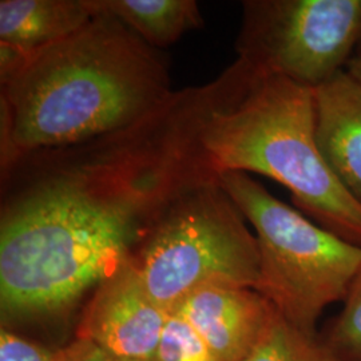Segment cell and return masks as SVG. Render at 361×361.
<instances>
[{
	"instance_id": "obj_1",
	"label": "cell",
	"mask_w": 361,
	"mask_h": 361,
	"mask_svg": "<svg viewBox=\"0 0 361 361\" xmlns=\"http://www.w3.org/2000/svg\"><path fill=\"white\" fill-rule=\"evenodd\" d=\"M245 82L234 61L130 126L26 155L0 173L3 323L74 310L134 256L176 198L219 177L202 133Z\"/></svg>"
},
{
	"instance_id": "obj_2",
	"label": "cell",
	"mask_w": 361,
	"mask_h": 361,
	"mask_svg": "<svg viewBox=\"0 0 361 361\" xmlns=\"http://www.w3.org/2000/svg\"><path fill=\"white\" fill-rule=\"evenodd\" d=\"M171 92L165 58L101 7L0 82V171L26 155L130 126Z\"/></svg>"
},
{
	"instance_id": "obj_3",
	"label": "cell",
	"mask_w": 361,
	"mask_h": 361,
	"mask_svg": "<svg viewBox=\"0 0 361 361\" xmlns=\"http://www.w3.org/2000/svg\"><path fill=\"white\" fill-rule=\"evenodd\" d=\"M202 143L219 176L238 171L277 180L302 214L361 246V205L317 145L313 89L250 68L237 97L207 121Z\"/></svg>"
},
{
	"instance_id": "obj_4",
	"label": "cell",
	"mask_w": 361,
	"mask_h": 361,
	"mask_svg": "<svg viewBox=\"0 0 361 361\" xmlns=\"http://www.w3.org/2000/svg\"><path fill=\"white\" fill-rule=\"evenodd\" d=\"M219 180L256 232L259 271L255 289L285 320L317 335L324 310L344 301L360 271L361 246L324 229L249 174L226 171Z\"/></svg>"
},
{
	"instance_id": "obj_5",
	"label": "cell",
	"mask_w": 361,
	"mask_h": 361,
	"mask_svg": "<svg viewBox=\"0 0 361 361\" xmlns=\"http://www.w3.org/2000/svg\"><path fill=\"white\" fill-rule=\"evenodd\" d=\"M131 258L168 313L207 286L256 288L258 281L256 235L219 177L176 198Z\"/></svg>"
},
{
	"instance_id": "obj_6",
	"label": "cell",
	"mask_w": 361,
	"mask_h": 361,
	"mask_svg": "<svg viewBox=\"0 0 361 361\" xmlns=\"http://www.w3.org/2000/svg\"><path fill=\"white\" fill-rule=\"evenodd\" d=\"M361 44V0H246L237 59L258 75L316 90L344 71Z\"/></svg>"
},
{
	"instance_id": "obj_7",
	"label": "cell",
	"mask_w": 361,
	"mask_h": 361,
	"mask_svg": "<svg viewBox=\"0 0 361 361\" xmlns=\"http://www.w3.org/2000/svg\"><path fill=\"white\" fill-rule=\"evenodd\" d=\"M168 316L149 295L130 258L89 297L77 337L119 356L152 361Z\"/></svg>"
},
{
	"instance_id": "obj_8",
	"label": "cell",
	"mask_w": 361,
	"mask_h": 361,
	"mask_svg": "<svg viewBox=\"0 0 361 361\" xmlns=\"http://www.w3.org/2000/svg\"><path fill=\"white\" fill-rule=\"evenodd\" d=\"M174 312L193 325L219 361L246 357L277 314L255 288L228 285L200 289Z\"/></svg>"
},
{
	"instance_id": "obj_9",
	"label": "cell",
	"mask_w": 361,
	"mask_h": 361,
	"mask_svg": "<svg viewBox=\"0 0 361 361\" xmlns=\"http://www.w3.org/2000/svg\"><path fill=\"white\" fill-rule=\"evenodd\" d=\"M314 123L326 165L361 205V82L347 68L314 90Z\"/></svg>"
},
{
	"instance_id": "obj_10",
	"label": "cell",
	"mask_w": 361,
	"mask_h": 361,
	"mask_svg": "<svg viewBox=\"0 0 361 361\" xmlns=\"http://www.w3.org/2000/svg\"><path fill=\"white\" fill-rule=\"evenodd\" d=\"M99 13L98 0H1L0 43L38 51L75 34Z\"/></svg>"
},
{
	"instance_id": "obj_11",
	"label": "cell",
	"mask_w": 361,
	"mask_h": 361,
	"mask_svg": "<svg viewBox=\"0 0 361 361\" xmlns=\"http://www.w3.org/2000/svg\"><path fill=\"white\" fill-rule=\"evenodd\" d=\"M99 3L104 11L155 50L168 47L204 25L195 0H99Z\"/></svg>"
},
{
	"instance_id": "obj_12",
	"label": "cell",
	"mask_w": 361,
	"mask_h": 361,
	"mask_svg": "<svg viewBox=\"0 0 361 361\" xmlns=\"http://www.w3.org/2000/svg\"><path fill=\"white\" fill-rule=\"evenodd\" d=\"M241 361H335L323 338L310 335L277 312L255 348Z\"/></svg>"
},
{
	"instance_id": "obj_13",
	"label": "cell",
	"mask_w": 361,
	"mask_h": 361,
	"mask_svg": "<svg viewBox=\"0 0 361 361\" xmlns=\"http://www.w3.org/2000/svg\"><path fill=\"white\" fill-rule=\"evenodd\" d=\"M324 344L335 361H361V269L344 298Z\"/></svg>"
},
{
	"instance_id": "obj_14",
	"label": "cell",
	"mask_w": 361,
	"mask_h": 361,
	"mask_svg": "<svg viewBox=\"0 0 361 361\" xmlns=\"http://www.w3.org/2000/svg\"><path fill=\"white\" fill-rule=\"evenodd\" d=\"M152 361L219 360L193 325L178 312H171Z\"/></svg>"
},
{
	"instance_id": "obj_15",
	"label": "cell",
	"mask_w": 361,
	"mask_h": 361,
	"mask_svg": "<svg viewBox=\"0 0 361 361\" xmlns=\"http://www.w3.org/2000/svg\"><path fill=\"white\" fill-rule=\"evenodd\" d=\"M0 361H55V350H50L1 326Z\"/></svg>"
},
{
	"instance_id": "obj_16",
	"label": "cell",
	"mask_w": 361,
	"mask_h": 361,
	"mask_svg": "<svg viewBox=\"0 0 361 361\" xmlns=\"http://www.w3.org/2000/svg\"><path fill=\"white\" fill-rule=\"evenodd\" d=\"M55 361H141L119 356L95 343L75 338L68 345L55 350Z\"/></svg>"
},
{
	"instance_id": "obj_17",
	"label": "cell",
	"mask_w": 361,
	"mask_h": 361,
	"mask_svg": "<svg viewBox=\"0 0 361 361\" xmlns=\"http://www.w3.org/2000/svg\"><path fill=\"white\" fill-rule=\"evenodd\" d=\"M347 71L361 82V46L359 51L355 52L347 66Z\"/></svg>"
},
{
	"instance_id": "obj_18",
	"label": "cell",
	"mask_w": 361,
	"mask_h": 361,
	"mask_svg": "<svg viewBox=\"0 0 361 361\" xmlns=\"http://www.w3.org/2000/svg\"><path fill=\"white\" fill-rule=\"evenodd\" d=\"M360 46H361V44H360Z\"/></svg>"
}]
</instances>
